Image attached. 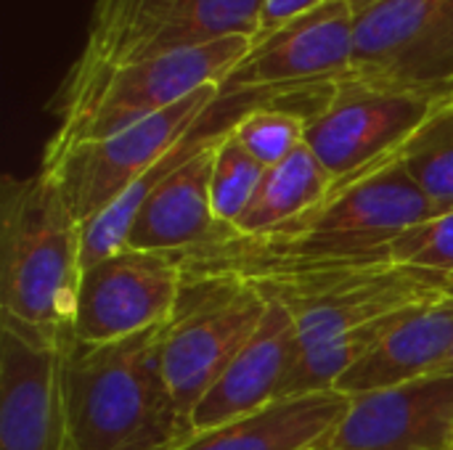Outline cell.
Segmentation results:
<instances>
[{
	"label": "cell",
	"instance_id": "7c38bea8",
	"mask_svg": "<svg viewBox=\"0 0 453 450\" xmlns=\"http://www.w3.org/2000/svg\"><path fill=\"white\" fill-rule=\"evenodd\" d=\"M0 450H66L61 345L0 318Z\"/></svg>",
	"mask_w": 453,
	"mask_h": 450
},
{
	"label": "cell",
	"instance_id": "7402d4cb",
	"mask_svg": "<svg viewBox=\"0 0 453 450\" xmlns=\"http://www.w3.org/2000/svg\"><path fill=\"white\" fill-rule=\"evenodd\" d=\"M332 0H263V11H260V29L252 40L257 37H265L271 32H276L279 27L289 24L292 19L319 8V5H326Z\"/></svg>",
	"mask_w": 453,
	"mask_h": 450
},
{
	"label": "cell",
	"instance_id": "7a4b0ae2",
	"mask_svg": "<svg viewBox=\"0 0 453 450\" xmlns=\"http://www.w3.org/2000/svg\"><path fill=\"white\" fill-rule=\"evenodd\" d=\"M82 225L58 186L37 170L0 183V318L64 345L82 281Z\"/></svg>",
	"mask_w": 453,
	"mask_h": 450
},
{
	"label": "cell",
	"instance_id": "44dd1931",
	"mask_svg": "<svg viewBox=\"0 0 453 450\" xmlns=\"http://www.w3.org/2000/svg\"><path fill=\"white\" fill-rule=\"evenodd\" d=\"M390 260L398 265L453 276V210L433 215L390 241Z\"/></svg>",
	"mask_w": 453,
	"mask_h": 450
},
{
	"label": "cell",
	"instance_id": "3957f363",
	"mask_svg": "<svg viewBox=\"0 0 453 450\" xmlns=\"http://www.w3.org/2000/svg\"><path fill=\"white\" fill-rule=\"evenodd\" d=\"M250 48L252 37L234 34L210 45L111 66L85 80H61L48 103V111L58 125L45 154H61L77 143L127 130L175 106L204 85L220 88Z\"/></svg>",
	"mask_w": 453,
	"mask_h": 450
},
{
	"label": "cell",
	"instance_id": "6da1fadb",
	"mask_svg": "<svg viewBox=\"0 0 453 450\" xmlns=\"http://www.w3.org/2000/svg\"><path fill=\"white\" fill-rule=\"evenodd\" d=\"M165 326L106 345H61L66 450H175L194 435L165 385Z\"/></svg>",
	"mask_w": 453,
	"mask_h": 450
},
{
	"label": "cell",
	"instance_id": "277c9868",
	"mask_svg": "<svg viewBox=\"0 0 453 450\" xmlns=\"http://www.w3.org/2000/svg\"><path fill=\"white\" fill-rule=\"evenodd\" d=\"M268 302L284 305L300 334V350L345 337L377 321L453 297V276L393 260L265 268L242 276Z\"/></svg>",
	"mask_w": 453,
	"mask_h": 450
},
{
	"label": "cell",
	"instance_id": "52a82bcc",
	"mask_svg": "<svg viewBox=\"0 0 453 450\" xmlns=\"http://www.w3.org/2000/svg\"><path fill=\"white\" fill-rule=\"evenodd\" d=\"M356 13L348 0L319 5L276 32L252 40L223 80L220 95L257 93L305 119L321 109L334 82L353 69Z\"/></svg>",
	"mask_w": 453,
	"mask_h": 450
},
{
	"label": "cell",
	"instance_id": "9c48e42d",
	"mask_svg": "<svg viewBox=\"0 0 453 450\" xmlns=\"http://www.w3.org/2000/svg\"><path fill=\"white\" fill-rule=\"evenodd\" d=\"M218 95V85H204L175 106L109 138L77 143L61 154H42L40 170L50 175L77 223L85 225L194 133Z\"/></svg>",
	"mask_w": 453,
	"mask_h": 450
},
{
	"label": "cell",
	"instance_id": "9a60e30c",
	"mask_svg": "<svg viewBox=\"0 0 453 450\" xmlns=\"http://www.w3.org/2000/svg\"><path fill=\"white\" fill-rule=\"evenodd\" d=\"M453 342V297L403 313L334 385L356 398L401 387L441 371Z\"/></svg>",
	"mask_w": 453,
	"mask_h": 450
},
{
	"label": "cell",
	"instance_id": "4fadbf2b",
	"mask_svg": "<svg viewBox=\"0 0 453 450\" xmlns=\"http://www.w3.org/2000/svg\"><path fill=\"white\" fill-rule=\"evenodd\" d=\"M321 450H453V374L350 398Z\"/></svg>",
	"mask_w": 453,
	"mask_h": 450
},
{
	"label": "cell",
	"instance_id": "ffe728a7",
	"mask_svg": "<svg viewBox=\"0 0 453 450\" xmlns=\"http://www.w3.org/2000/svg\"><path fill=\"white\" fill-rule=\"evenodd\" d=\"M305 125L308 119L297 111L279 106H257L236 119L231 135L252 159H257L268 170L281 164L300 146H305Z\"/></svg>",
	"mask_w": 453,
	"mask_h": 450
},
{
	"label": "cell",
	"instance_id": "5bb4252c",
	"mask_svg": "<svg viewBox=\"0 0 453 450\" xmlns=\"http://www.w3.org/2000/svg\"><path fill=\"white\" fill-rule=\"evenodd\" d=\"M297 355L300 334L292 313L279 302H268L255 337L242 347L234 363L194 408V435L231 424L276 403L281 398L287 377L297 363Z\"/></svg>",
	"mask_w": 453,
	"mask_h": 450
},
{
	"label": "cell",
	"instance_id": "cb8c5ba5",
	"mask_svg": "<svg viewBox=\"0 0 453 450\" xmlns=\"http://www.w3.org/2000/svg\"><path fill=\"white\" fill-rule=\"evenodd\" d=\"M438 374H453V342H451V350H449V355H446V361H443V366H441V371Z\"/></svg>",
	"mask_w": 453,
	"mask_h": 450
},
{
	"label": "cell",
	"instance_id": "2e32d148",
	"mask_svg": "<svg viewBox=\"0 0 453 450\" xmlns=\"http://www.w3.org/2000/svg\"><path fill=\"white\" fill-rule=\"evenodd\" d=\"M350 398L337 390L279 398L231 424L196 432L175 450H321Z\"/></svg>",
	"mask_w": 453,
	"mask_h": 450
},
{
	"label": "cell",
	"instance_id": "d6986e66",
	"mask_svg": "<svg viewBox=\"0 0 453 450\" xmlns=\"http://www.w3.org/2000/svg\"><path fill=\"white\" fill-rule=\"evenodd\" d=\"M263 178H265V167L257 159H252L228 130L215 146V162L210 178L215 220L223 228H234L242 220Z\"/></svg>",
	"mask_w": 453,
	"mask_h": 450
},
{
	"label": "cell",
	"instance_id": "603a6c76",
	"mask_svg": "<svg viewBox=\"0 0 453 450\" xmlns=\"http://www.w3.org/2000/svg\"><path fill=\"white\" fill-rule=\"evenodd\" d=\"M348 3H350L353 13H361V11H366V8H372L377 3H385V0H348Z\"/></svg>",
	"mask_w": 453,
	"mask_h": 450
},
{
	"label": "cell",
	"instance_id": "8fae6325",
	"mask_svg": "<svg viewBox=\"0 0 453 450\" xmlns=\"http://www.w3.org/2000/svg\"><path fill=\"white\" fill-rule=\"evenodd\" d=\"M348 77L453 90V0H385L356 13Z\"/></svg>",
	"mask_w": 453,
	"mask_h": 450
},
{
	"label": "cell",
	"instance_id": "5b68a950",
	"mask_svg": "<svg viewBox=\"0 0 453 450\" xmlns=\"http://www.w3.org/2000/svg\"><path fill=\"white\" fill-rule=\"evenodd\" d=\"M268 300L234 276H186L162 337V374L175 411L191 414L255 337Z\"/></svg>",
	"mask_w": 453,
	"mask_h": 450
},
{
	"label": "cell",
	"instance_id": "8992f818",
	"mask_svg": "<svg viewBox=\"0 0 453 450\" xmlns=\"http://www.w3.org/2000/svg\"><path fill=\"white\" fill-rule=\"evenodd\" d=\"M263 0H96L88 40L64 80H85L111 66L255 37Z\"/></svg>",
	"mask_w": 453,
	"mask_h": 450
},
{
	"label": "cell",
	"instance_id": "e0dca14e",
	"mask_svg": "<svg viewBox=\"0 0 453 450\" xmlns=\"http://www.w3.org/2000/svg\"><path fill=\"white\" fill-rule=\"evenodd\" d=\"M332 186L334 178L329 175V170L308 146H300L281 164L265 170V178L250 210L231 231L239 236L271 233L313 210L332 191Z\"/></svg>",
	"mask_w": 453,
	"mask_h": 450
},
{
	"label": "cell",
	"instance_id": "ac0fdd59",
	"mask_svg": "<svg viewBox=\"0 0 453 450\" xmlns=\"http://www.w3.org/2000/svg\"><path fill=\"white\" fill-rule=\"evenodd\" d=\"M398 159L435 215L453 210V101L427 117L398 151Z\"/></svg>",
	"mask_w": 453,
	"mask_h": 450
},
{
	"label": "cell",
	"instance_id": "ba28073f",
	"mask_svg": "<svg viewBox=\"0 0 453 450\" xmlns=\"http://www.w3.org/2000/svg\"><path fill=\"white\" fill-rule=\"evenodd\" d=\"M453 90L403 88L342 77L305 125V146L334 180L395 156Z\"/></svg>",
	"mask_w": 453,
	"mask_h": 450
},
{
	"label": "cell",
	"instance_id": "30bf717a",
	"mask_svg": "<svg viewBox=\"0 0 453 450\" xmlns=\"http://www.w3.org/2000/svg\"><path fill=\"white\" fill-rule=\"evenodd\" d=\"M183 284L180 255L122 247L82 271L72 339L106 345L162 326L173 318Z\"/></svg>",
	"mask_w": 453,
	"mask_h": 450
}]
</instances>
